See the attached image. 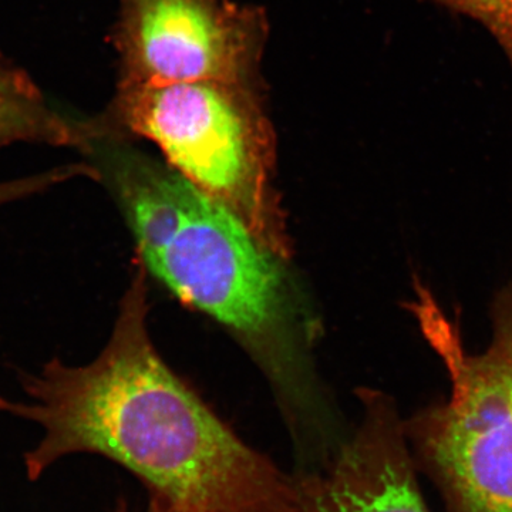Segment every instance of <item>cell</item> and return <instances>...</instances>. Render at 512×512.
Wrapping results in <instances>:
<instances>
[{"mask_svg":"<svg viewBox=\"0 0 512 512\" xmlns=\"http://www.w3.org/2000/svg\"><path fill=\"white\" fill-rule=\"evenodd\" d=\"M363 420L318 470L295 477L301 512H429L404 447L392 400L363 389Z\"/></svg>","mask_w":512,"mask_h":512,"instance_id":"6","label":"cell"},{"mask_svg":"<svg viewBox=\"0 0 512 512\" xmlns=\"http://www.w3.org/2000/svg\"><path fill=\"white\" fill-rule=\"evenodd\" d=\"M410 302L440 357L450 397L424 420L426 450L460 512H512V284L491 306V342L473 355L427 286Z\"/></svg>","mask_w":512,"mask_h":512,"instance_id":"4","label":"cell"},{"mask_svg":"<svg viewBox=\"0 0 512 512\" xmlns=\"http://www.w3.org/2000/svg\"><path fill=\"white\" fill-rule=\"evenodd\" d=\"M114 512H134L128 507L127 501L120 500L117 504L116 511ZM144 512H175L170 505L165 504L164 501L158 500L156 497H150L147 510Z\"/></svg>","mask_w":512,"mask_h":512,"instance_id":"10","label":"cell"},{"mask_svg":"<svg viewBox=\"0 0 512 512\" xmlns=\"http://www.w3.org/2000/svg\"><path fill=\"white\" fill-rule=\"evenodd\" d=\"M72 147L86 153V121H74L53 109L33 80L0 55V148L12 144Z\"/></svg>","mask_w":512,"mask_h":512,"instance_id":"7","label":"cell"},{"mask_svg":"<svg viewBox=\"0 0 512 512\" xmlns=\"http://www.w3.org/2000/svg\"><path fill=\"white\" fill-rule=\"evenodd\" d=\"M268 37L264 10L231 0H120L119 83L256 84Z\"/></svg>","mask_w":512,"mask_h":512,"instance_id":"5","label":"cell"},{"mask_svg":"<svg viewBox=\"0 0 512 512\" xmlns=\"http://www.w3.org/2000/svg\"><path fill=\"white\" fill-rule=\"evenodd\" d=\"M90 156L119 202L138 259L175 298L221 323L259 360L286 397L289 419L303 402L298 315L282 262L234 212L167 163L124 141H99Z\"/></svg>","mask_w":512,"mask_h":512,"instance_id":"2","label":"cell"},{"mask_svg":"<svg viewBox=\"0 0 512 512\" xmlns=\"http://www.w3.org/2000/svg\"><path fill=\"white\" fill-rule=\"evenodd\" d=\"M87 123L92 144L153 141L173 170L234 212L269 251L291 258L275 131L255 84L119 83L109 110Z\"/></svg>","mask_w":512,"mask_h":512,"instance_id":"3","label":"cell"},{"mask_svg":"<svg viewBox=\"0 0 512 512\" xmlns=\"http://www.w3.org/2000/svg\"><path fill=\"white\" fill-rule=\"evenodd\" d=\"M113 332L89 365L47 362L22 379L28 400L0 412L39 424L25 454L35 481L73 454H97L146 485L175 512H301L295 477L245 443L154 348L147 271L140 261Z\"/></svg>","mask_w":512,"mask_h":512,"instance_id":"1","label":"cell"},{"mask_svg":"<svg viewBox=\"0 0 512 512\" xmlns=\"http://www.w3.org/2000/svg\"><path fill=\"white\" fill-rule=\"evenodd\" d=\"M79 177L94 180L96 171H94L93 165L87 163L63 165V167L53 168L45 173L5 181V183H0V207L10 204V202L25 200L32 195L50 190L57 184L66 183V181Z\"/></svg>","mask_w":512,"mask_h":512,"instance_id":"9","label":"cell"},{"mask_svg":"<svg viewBox=\"0 0 512 512\" xmlns=\"http://www.w3.org/2000/svg\"><path fill=\"white\" fill-rule=\"evenodd\" d=\"M476 20L504 50L512 70V0H423Z\"/></svg>","mask_w":512,"mask_h":512,"instance_id":"8","label":"cell"}]
</instances>
